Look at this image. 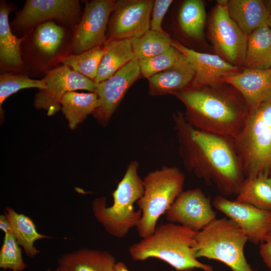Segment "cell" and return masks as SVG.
I'll return each mask as SVG.
<instances>
[{"label":"cell","mask_w":271,"mask_h":271,"mask_svg":"<svg viewBox=\"0 0 271 271\" xmlns=\"http://www.w3.org/2000/svg\"><path fill=\"white\" fill-rule=\"evenodd\" d=\"M194 76L193 67L186 57L179 64L147 79L149 93L151 96L173 95L191 86Z\"/></svg>","instance_id":"cell-21"},{"label":"cell","mask_w":271,"mask_h":271,"mask_svg":"<svg viewBox=\"0 0 271 271\" xmlns=\"http://www.w3.org/2000/svg\"><path fill=\"white\" fill-rule=\"evenodd\" d=\"M152 0H117L107 25V39L139 38L150 30Z\"/></svg>","instance_id":"cell-13"},{"label":"cell","mask_w":271,"mask_h":271,"mask_svg":"<svg viewBox=\"0 0 271 271\" xmlns=\"http://www.w3.org/2000/svg\"><path fill=\"white\" fill-rule=\"evenodd\" d=\"M173 2L172 0L154 1L150 30L159 32H165L162 28V23Z\"/></svg>","instance_id":"cell-34"},{"label":"cell","mask_w":271,"mask_h":271,"mask_svg":"<svg viewBox=\"0 0 271 271\" xmlns=\"http://www.w3.org/2000/svg\"><path fill=\"white\" fill-rule=\"evenodd\" d=\"M0 229L5 232V234L12 232L10 223L5 214L0 215Z\"/></svg>","instance_id":"cell-36"},{"label":"cell","mask_w":271,"mask_h":271,"mask_svg":"<svg viewBox=\"0 0 271 271\" xmlns=\"http://www.w3.org/2000/svg\"><path fill=\"white\" fill-rule=\"evenodd\" d=\"M15 9L12 3L0 1V68L3 73L26 74L21 53V44L25 36L19 38L14 35L9 22V15Z\"/></svg>","instance_id":"cell-18"},{"label":"cell","mask_w":271,"mask_h":271,"mask_svg":"<svg viewBox=\"0 0 271 271\" xmlns=\"http://www.w3.org/2000/svg\"><path fill=\"white\" fill-rule=\"evenodd\" d=\"M234 143L245 179L271 177V93L249 111Z\"/></svg>","instance_id":"cell-5"},{"label":"cell","mask_w":271,"mask_h":271,"mask_svg":"<svg viewBox=\"0 0 271 271\" xmlns=\"http://www.w3.org/2000/svg\"><path fill=\"white\" fill-rule=\"evenodd\" d=\"M82 14L78 0H27L23 8L16 13L10 26L13 33L23 36L49 21L74 28Z\"/></svg>","instance_id":"cell-9"},{"label":"cell","mask_w":271,"mask_h":271,"mask_svg":"<svg viewBox=\"0 0 271 271\" xmlns=\"http://www.w3.org/2000/svg\"><path fill=\"white\" fill-rule=\"evenodd\" d=\"M267 25L268 27L270 28V29H271V15L269 17V18L267 23Z\"/></svg>","instance_id":"cell-39"},{"label":"cell","mask_w":271,"mask_h":271,"mask_svg":"<svg viewBox=\"0 0 271 271\" xmlns=\"http://www.w3.org/2000/svg\"><path fill=\"white\" fill-rule=\"evenodd\" d=\"M139 163L131 161L125 174L112 193L113 203L106 206L105 197L95 199L92 203L93 215L105 231L113 237H124L130 229L137 227L142 211L135 210L133 204L144 192L143 180L138 174Z\"/></svg>","instance_id":"cell-4"},{"label":"cell","mask_w":271,"mask_h":271,"mask_svg":"<svg viewBox=\"0 0 271 271\" xmlns=\"http://www.w3.org/2000/svg\"><path fill=\"white\" fill-rule=\"evenodd\" d=\"M196 232L177 224H161L151 235L130 245L129 254L136 261L160 259L177 271H213L211 265L200 262L196 256Z\"/></svg>","instance_id":"cell-3"},{"label":"cell","mask_w":271,"mask_h":271,"mask_svg":"<svg viewBox=\"0 0 271 271\" xmlns=\"http://www.w3.org/2000/svg\"><path fill=\"white\" fill-rule=\"evenodd\" d=\"M227 8L230 17L247 36L267 24L270 16L261 0H228Z\"/></svg>","instance_id":"cell-22"},{"label":"cell","mask_w":271,"mask_h":271,"mask_svg":"<svg viewBox=\"0 0 271 271\" xmlns=\"http://www.w3.org/2000/svg\"><path fill=\"white\" fill-rule=\"evenodd\" d=\"M227 1H217L209 21V37L216 54L239 67L243 66L248 36L230 17Z\"/></svg>","instance_id":"cell-10"},{"label":"cell","mask_w":271,"mask_h":271,"mask_svg":"<svg viewBox=\"0 0 271 271\" xmlns=\"http://www.w3.org/2000/svg\"><path fill=\"white\" fill-rule=\"evenodd\" d=\"M3 271H5V270H3Z\"/></svg>","instance_id":"cell-40"},{"label":"cell","mask_w":271,"mask_h":271,"mask_svg":"<svg viewBox=\"0 0 271 271\" xmlns=\"http://www.w3.org/2000/svg\"><path fill=\"white\" fill-rule=\"evenodd\" d=\"M195 255L220 261L231 271H257L247 262L244 254L248 239L229 218H216L195 235Z\"/></svg>","instance_id":"cell-8"},{"label":"cell","mask_w":271,"mask_h":271,"mask_svg":"<svg viewBox=\"0 0 271 271\" xmlns=\"http://www.w3.org/2000/svg\"><path fill=\"white\" fill-rule=\"evenodd\" d=\"M172 45L191 62L195 71L192 86H218L225 83L223 81L224 77L240 71L239 67L229 64L216 54L196 51L173 39Z\"/></svg>","instance_id":"cell-17"},{"label":"cell","mask_w":271,"mask_h":271,"mask_svg":"<svg viewBox=\"0 0 271 271\" xmlns=\"http://www.w3.org/2000/svg\"><path fill=\"white\" fill-rule=\"evenodd\" d=\"M212 205L233 220L246 235L248 241L257 245L263 242L271 231V211L230 200L222 196L215 197Z\"/></svg>","instance_id":"cell-16"},{"label":"cell","mask_w":271,"mask_h":271,"mask_svg":"<svg viewBox=\"0 0 271 271\" xmlns=\"http://www.w3.org/2000/svg\"><path fill=\"white\" fill-rule=\"evenodd\" d=\"M105 52L94 81H105L135 58L130 39H107L103 44Z\"/></svg>","instance_id":"cell-23"},{"label":"cell","mask_w":271,"mask_h":271,"mask_svg":"<svg viewBox=\"0 0 271 271\" xmlns=\"http://www.w3.org/2000/svg\"><path fill=\"white\" fill-rule=\"evenodd\" d=\"M4 214L19 245L22 247L28 257H34L39 253L34 245V242L40 239L50 238V236L39 233L30 217L18 213L11 207L6 208Z\"/></svg>","instance_id":"cell-26"},{"label":"cell","mask_w":271,"mask_h":271,"mask_svg":"<svg viewBox=\"0 0 271 271\" xmlns=\"http://www.w3.org/2000/svg\"><path fill=\"white\" fill-rule=\"evenodd\" d=\"M235 200L271 211V177L260 174L245 179Z\"/></svg>","instance_id":"cell-28"},{"label":"cell","mask_w":271,"mask_h":271,"mask_svg":"<svg viewBox=\"0 0 271 271\" xmlns=\"http://www.w3.org/2000/svg\"><path fill=\"white\" fill-rule=\"evenodd\" d=\"M260 255L263 262L271 271V231L265 237L263 242L259 246Z\"/></svg>","instance_id":"cell-35"},{"label":"cell","mask_w":271,"mask_h":271,"mask_svg":"<svg viewBox=\"0 0 271 271\" xmlns=\"http://www.w3.org/2000/svg\"><path fill=\"white\" fill-rule=\"evenodd\" d=\"M114 271H130L126 264L121 262H117L114 266Z\"/></svg>","instance_id":"cell-37"},{"label":"cell","mask_w":271,"mask_h":271,"mask_svg":"<svg viewBox=\"0 0 271 271\" xmlns=\"http://www.w3.org/2000/svg\"><path fill=\"white\" fill-rule=\"evenodd\" d=\"M223 81L239 92L249 111L271 93V68L266 70L243 68L237 74L224 77Z\"/></svg>","instance_id":"cell-19"},{"label":"cell","mask_w":271,"mask_h":271,"mask_svg":"<svg viewBox=\"0 0 271 271\" xmlns=\"http://www.w3.org/2000/svg\"><path fill=\"white\" fill-rule=\"evenodd\" d=\"M105 52L103 45L98 46L79 54H72L64 59L61 63L94 81Z\"/></svg>","instance_id":"cell-30"},{"label":"cell","mask_w":271,"mask_h":271,"mask_svg":"<svg viewBox=\"0 0 271 271\" xmlns=\"http://www.w3.org/2000/svg\"><path fill=\"white\" fill-rule=\"evenodd\" d=\"M179 151L186 169L223 195H237L245 180L233 139L196 129L184 113L173 114Z\"/></svg>","instance_id":"cell-1"},{"label":"cell","mask_w":271,"mask_h":271,"mask_svg":"<svg viewBox=\"0 0 271 271\" xmlns=\"http://www.w3.org/2000/svg\"><path fill=\"white\" fill-rule=\"evenodd\" d=\"M184 105V116L194 127L233 139L241 132L249 113L243 96L226 83L191 86L173 94Z\"/></svg>","instance_id":"cell-2"},{"label":"cell","mask_w":271,"mask_h":271,"mask_svg":"<svg viewBox=\"0 0 271 271\" xmlns=\"http://www.w3.org/2000/svg\"><path fill=\"white\" fill-rule=\"evenodd\" d=\"M169 222L199 232L216 218L210 199L200 188L183 191L165 213Z\"/></svg>","instance_id":"cell-14"},{"label":"cell","mask_w":271,"mask_h":271,"mask_svg":"<svg viewBox=\"0 0 271 271\" xmlns=\"http://www.w3.org/2000/svg\"><path fill=\"white\" fill-rule=\"evenodd\" d=\"M27 267L22 254V249L12 232L5 233L0 251V267L4 270L23 271Z\"/></svg>","instance_id":"cell-33"},{"label":"cell","mask_w":271,"mask_h":271,"mask_svg":"<svg viewBox=\"0 0 271 271\" xmlns=\"http://www.w3.org/2000/svg\"><path fill=\"white\" fill-rule=\"evenodd\" d=\"M44 78L46 88L39 89L34 97V105L37 109L47 111L52 115L61 109V101L67 92L86 90L95 92L96 83L92 80L62 65L47 72Z\"/></svg>","instance_id":"cell-11"},{"label":"cell","mask_w":271,"mask_h":271,"mask_svg":"<svg viewBox=\"0 0 271 271\" xmlns=\"http://www.w3.org/2000/svg\"><path fill=\"white\" fill-rule=\"evenodd\" d=\"M173 39L166 32L149 30L139 38L130 39L135 58L138 60L160 55L172 46Z\"/></svg>","instance_id":"cell-29"},{"label":"cell","mask_w":271,"mask_h":271,"mask_svg":"<svg viewBox=\"0 0 271 271\" xmlns=\"http://www.w3.org/2000/svg\"><path fill=\"white\" fill-rule=\"evenodd\" d=\"M206 20L205 6L200 0H186L181 5L178 13V23L183 33L197 41L204 38Z\"/></svg>","instance_id":"cell-27"},{"label":"cell","mask_w":271,"mask_h":271,"mask_svg":"<svg viewBox=\"0 0 271 271\" xmlns=\"http://www.w3.org/2000/svg\"><path fill=\"white\" fill-rule=\"evenodd\" d=\"M244 68L266 70L271 68V29L267 24L248 36Z\"/></svg>","instance_id":"cell-24"},{"label":"cell","mask_w":271,"mask_h":271,"mask_svg":"<svg viewBox=\"0 0 271 271\" xmlns=\"http://www.w3.org/2000/svg\"><path fill=\"white\" fill-rule=\"evenodd\" d=\"M61 110L68 121L69 127L75 129L87 116L99 105V99L95 92L66 93L61 101Z\"/></svg>","instance_id":"cell-25"},{"label":"cell","mask_w":271,"mask_h":271,"mask_svg":"<svg viewBox=\"0 0 271 271\" xmlns=\"http://www.w3.org/2000/svg\"><path fill=\"white\" fill-rule=\"evenodd\" d=\"M139 60L134 58L108 79L96 83L99 105L92 114L106 125L130 87L140 76Z\"/></svg>","instance_id":"cell-15"},{"label":"cell","mask_w":271,"mask_h":271,"mask_svg":"<svg viewBox=\"0 0 271 271\" xmlns=\"http://www.w3.org/2000/svg\"><path fill=\"white\" fill-rule=\"evenodd\" d=\"M143 182L144 194L136 203L142 213L136 227L142 238L154 232L158 219L183 191L185 175L176 167L163 166L149 172Z\"/></svg>","instance_id":"cell-7"},{"label":"cell","mask_w":271,"mask_h":271,"mask_svg":"<svg viewBox=\"0 0 271 271\" xmlns=\"http://www.w3.org/2000/svg\"><path fill=\"white\" fill-rule=\"evenodd\" d=\"M116 262L107 251L83 248L60 257L57 268L59 271H114Z\"/></svg>","instance_id":"cell-20"},{"label":"cell","mask_w":271,"mask_h":271,"mask_svg":"<svg viewBox=\"0 0 271 271\" xmlns=\"http://www.w3.org/2000/svg\"><path fill=\"white\" fill-rule=\"evenodd\" d=\"M28 75L23 73L7 72L0 75V108L2 105L10 95L17 91L29 88H46V81L43 78L41 80L33 79Z\"/></svg>","instance_id":"cell-31"},{"label":"cell","mask_w":271,"mask_h":271,"mask_svg":"<svg viewBox=\"0 0 271 271\" xmlns=\"http://www.w3.org/2000/svg\"><path fill=\"white\" fill-rule=\"evenodd\" d=\"M115 1H86L81 18L73 30L72 54H80L107 40V27Z\"/></svg>","instance_id":"cell-12"},{"label":"cell","mask_w":271,"mask_h":271,"mask_svg":"<svg viewBox=\"0 0 271 271\" xmlns=\"http://www.w3.org/2000/svg\"><path fill=\"white\" fill-rule=\"evenodd\" d=\"M74 28L49 21L26 34L21 44L26 74L32 76L46 75L72 55Z\"/></svg>","instance_id":"cell-6"},{"label":"cell","mask_w":271,"mask_h":271,"mask_svg":"<svg viewBox=\"0 0 271 271\" xmlns=\"http://www.w3.org/2000/svg\"><path fill=\"white\" fill-rule=\"evenodd\" d=\"M186 56L173 46L157 56L139 60L141 75L148 79L181 62Z\"/></svg>","instance_id":"cell-32"},{"label":"cell","mask_w":271,"mask_h":271,"mask_svg":"<svg viewBox=\"0 0 271 271\" xmlns=\"http://www.w3.org/2000/svg\"><path fill=\"white\" fill-rule=\"evenodd\" d=\"M263 1L271 15V0H265Z\"/></svg>","instance_id":"cell-38"}]
</instances>
